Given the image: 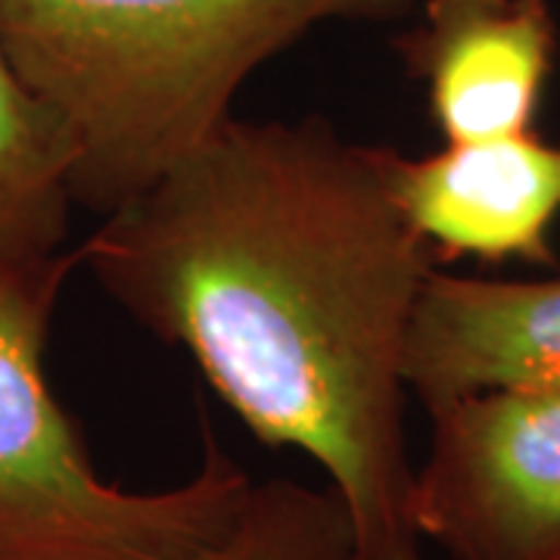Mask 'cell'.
<instances>
[{"mask_svg":"<svg viewBox=\"0 0 560 560\" xmlns=\"http://www.w3.org/2000/svg\"><path fill=\"white\" fill-rule=\"evenodd\" d=\"M430 420L420 539L448 560H560V386L482 389Z\"/></svg>","mask_w":560,"mask_h":560,"instance_id":"cell-4","label":"cell"},{"mask_svg":"<svg viewBox=\"0 0 560 560\" xmlns=\"http://www.w3.org/2000/svg\"><path fill=\"white\" fill-rule=\"evenodd\" d=\"M420 0H0V50L72 140V200L109 215L234 113L246 79L315 25Z\"/></svg>","mask_w":560,"mask_h":560,"instance_id":"cell-2","label":"cell"},{"mask_svg":"<svg viewBox=\"0 0 560 560\" xmlns=\"http://www.w3.org/2000/svg\"><path fill=\"white\" fill-rule=\"evenodd\" d=\"M75 253L0 271V560H194L237 523L256 480L202 423L190 480L135 492L94 470L47 381Z\"/></svg>","mask_w":560,"mask_h":560,"instance_id":"cell-3","label":"cell"},{"mask_svg":"<svg viewBox=\"0 0 560 560\" xmlns=\"http://www.w3.org/2000/svg\"><path fill=\"white\" fill-rule=\"evenodd\" d=\"M386 187L436 261L460 256L558 268L560 140L533 131L442 143L427 156L381 147Z\"/></svg>","mask_w":560,"mask_h":560,"instance_id":"cell-5","label":"cell"},{"mask_svg":"<svg viewBox=\"0 0 560 560\" xmlns=\"http://www.w3.org/2000/svg\"><path fill=\"white\" fill-rule=\"evenodd\" d=\"M405 381L430 411L501 386H560V271L486 280L433 271L420 290Z\"/></svg>","mask_w":560,"mask_h":560,"instance_id":"cell-7","label":"cell"},{"mask_svg":"<svg viewBox=\"0 0 560 560\" xmlns=\"http://www.w3.org/2000/svg\"><path fill=\"white\" fill-rule=\"evenodd\" d=\"M72 140L0 50V271L62 253Z\"/></svg>","mask_w":560,"mask_h":560,"instance_id":"cell-8","label":"cell"},{"mask_svg":"<svg viewBox=\"0 0 560 560\" xmlns=\"http://www.w3.org/2000/svg\"><path fill=\"white\" fill-rule=\"evenodd\" d=\"M393 40L442 143L533 131L558 62L551 0H420Z\"/></svg>","mask_w":560,"mask_h":560,"instance_id":"cell-6","label":"cell"},{"mask_svg":"<svg viewBox=\"0 0 560 560\" xmlns=\"http://www.w3.org/2000/svg\"><path fill=\"white\" fill-rule=\"evenodd\" d=\"M194 560H355V533L330 482L278 477L256 482L237 523Z\"/></svg>","mask_w":560,"mask_h":560,"instance_id":"cell-9","label":"cell"},{"mask_svg":"<svg viewBox=\"0 0 560 560\" xmlns=\"http://www.w3.org/2000/svg\"><path fill=\"white\" fill-rule=\"evenodd\" d=\"M79 256L261 445L318 464L355 560H420L405 352L440 261L393 200L381 147L320 116H231Z\"/></svg>","mask_w":560,"mask_h":560,"instance_id":"cell-1","label":"cell"}]
</instances>
